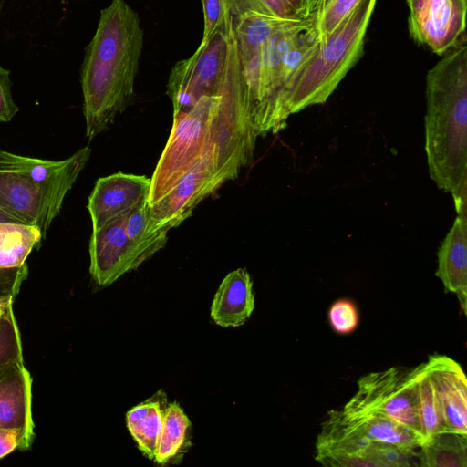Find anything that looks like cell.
Here are the masks:
<instances>
[{
  "mask_svg": "<svg viewBox=\"0 0 467 467\" xmlns=\"http://www.w3.org/2000/svg\"><path fill=\"white\" fill-rule=\"evenodd\" d=\"M257 137L247 88L201 96L189 109L173 115L150 178L149 204L165 196L204 158L239 173L253 161Z\"/></svg>",
  "mask_w": 467,
  "mask_h": 467,
  "instance_id": "1",
  "label": "cell"
},
{
  "mask_svg": "<svg viewBox=\"0 0 467 467\" xmlns=\"http://www.w3.org/2000/svg\"><path fill=\"white\" fill-rule=\"evenodd\" d=\"M143 40L140 16L125 0H112L100 11L80 71L89 140L105 130L133 97Z\"/></svg>",
  "mask_w": 467,
  "mask_h": 467,
  "instance_id": "2",
  "label": "cell"
},
{
  "mask_svg": "<svg viewBox=\"0 0 467 467\" xmlns=\"http://www.w3.org/2000/svg\"><path fill=\"white\" fill-rule=\"evenodd\" d=\"M431 68L426 78L425 151L438 188L451 193L458 215L466 216L467 45Z\"/></svg>",
  "mask_w": 467,
  "mask_h": 467,
  "instance_id": "3",
  "label": "cell"
},
{
  "mask_svg": "<svg viewBox=\"0 0 467 467\" xmlns=\"http://www.w3.org/2000/svg\"><path fill=\"white\" fill-rule=\"evenodd\" d=\"M377 0H362L331 33L320 40L309 60L277 96L265 124L276 133L289 115L323 104L363 53L364 40Z\"/></svg>",
  "mask_w": 467,
  "mask_h": 467,
  "instance_id": "4",
  "label": "cell"
},
{
  "mask_svg": "<svg viewBox=\"0 0 467 467\" xmlns=\"http://www.w3.org/2000/svg\"><path fill=\"white\" fill-rule=\"evenodd\" d=\"M91 154L87 145L62 161L0 150V208L46 234Z\"/></svg>",
  "mask_w": 467,
  "mask_h": 467,
  "instance_id": "5",
  "label": "cell"
},
{
  "mask_svg": "<svg viewBox=\"0 0 467 467\" xmlns=\"http://www.w3.org/2000/svg\"><path fill=\"white\" fill-rule=\"evenodd\" d=\"M315 459L326 466H410L417 451L372 441L348 423L339 410H332L321 424Z\"/></svg>",
  "mask_w": 467,
  "mask_h": 467,
  "instance_id": "6",
  "label": "cell"
},
{
  "mask_svg": "<svg viewBox=\"0 0 467 467\" xmlns=\"http://www.w3.org/2000/svg\"><path fill=\"white\" fill-rule=\"evenodd\" d=\"M374 412L410 429L422 441L412 368L392 367L371 372L358 380V389L342 408Z\"/></svg>",
  "mask_w": 467,
  "mask_h": 467,
  "instance_id": "7",
  "label": "cell"
},
{
  "mask_svg": "<svg viewBox=\"0 0 467 467\" xmlns=\"http://www.w3.org/2000/svg\"><path fill=\"white\" fill-rule=\"evenodd\" d=\"M233 171L204 158L196 163L161 200L150 205V217L161 231L169 232L192 214L194 208L225 182L237 178Z\"/></svg>",
  "mask_w": 467,
  "mask_h": 467,
  "instance_id": "8",
  "label": "cell"
},
{
  "mask_svg": "<svg viewBox=\"0 0 467 467\" xmlns=\"http://www.w3.org/2000/svg\"><path fill=\"white\" fill-rule=\"evenodd\" d=\"M409 30L419 44L442 55L457 45L466 26V0H407Z\"/></svg>",
  "mask_w": 467,
  "mask_h": 467,
  "instance_id": "9",
  "label": "cell"
},
{
  "mask_svg": "<svg viewBox=\"0 0 467 467\" xmlns=\"http://www.w3.org/2000/svg\"><path fill=\"white\" fill-rule=\"evenodd\" d=\"M123 221L124 217L92 230L89 272L99 285H111L149 258L129 237Z\"/></svg>",
  "mask_w": 467,
  "mask_h": 467,
  "instance_id": "10",
  "label": "cell"
},
{
  "mask_svg": "<svg viewBox=\"0 0 467 467\" xmlns=\"http://www.w3.org/2000/svg\"><path fill=\"white\" fill-rule=\"evenodd\" d=\"M150 178L117 172L99 178L88 197L92 230L125 217L141 203L149 202Z\"/></svg>",
  "mask_w": 467,
  "mask_h": 467,
  "instance_id": "11",
  "label": "cell"
},
{
  "mask_svg": "<svg viewBox=\"0 0 467 467\" xmlns=\"http://www.w3.org/2000/svg\"><path fill=\"white\" fill-rule=\"evenodd\" d=\"M423 363L436 391L445 431L467 435V379L462 366L440 354Z\"/></svg>",
  "mask_w": 467,
  "mask_h": 467,
  "instance_id": "12",
  "label": "cell"
},
{
  "mask_svg": "<svg viewBox=\"0 0 467 467\" xmlns=\"http://www.w3.org/2000/svg\"><path fill=\"white\" fill-rule=\"evenodd\" d=\"M436 276L444 290L456 295L466 313L467 306V218L458 215L438 253Z\"/></svg>",
  "mask_w": 467,
  "mask_h": 467,
  "instance_id": "13",
  "label": "cell"
},
{
  "mask_svg": "<svg viewBox=\"0 0 467 467\" xmlns=\"http://www.w3.org/2000/svg\"><path fill=\"white\" fill-rule=\"evenodd\" d=\"M254 309V294L249 273L239 268L229 273L220 284L211 306L213 322L223 327L244 324Z\"/></svg>",
  "mask_w": 467,
  "mask_h": 467,
  "instance_id": "14",
  "label": "cell"
},
{
  "mask_svg": "<svg viewBox=\"0 0 467 467\" xmlns=\"http://www.w3.org/2000/svg\"><path fill=\"white\" fill-rule=\"evenodd\" d=\"M31 385L24 362L16 363L0 378V428L34 433Z\"/></svg>",
  "mask_w": 467,
  "mask_h": 467,
  "instance_id": "15",
  "label": "cell"
},
{
  "mask_svg": "<svg viewBox=\"0 0 467 467\" xmlns=\"http://www.w3.org/2000/svg\"><path fill=\"white\" fill-rule=\"evenodd\" d=\"M345 420L367 438L417 451L421 439L410 429L374 412L339 410Z\"/></svg>",
  "mask_w": 467,
  "mask_h": 467,
  "instance_id": "16",
  "label": "cell"
},
{
  "mask_svg": "<svg viewBox=\"0 0 467 467\" xmlns=\"http://www.w3.org/2000/svg\"><path fill=\"white\" fill-rule=\"evenodd\" d=\"M165 393L156 395L135 406L126 414L130 433L140 451L150 460H154L165 410Z\"/></svg>",
  "mask_w": 467,
  "mask_h": 467,
  "instance_id": "17",
  "label": "cell"
},
{
  "mask_svg": "<svg viewBox=\"0 0 467 467\" xmlns=\"http://www.w3.org/2000/svg\"><path fill=\"white\" fill-rule=\"evenodd\" d=\"M192 423L180 405L169 404L164 410L154 461L160 465L176 463L192 445Z\"/></svg>",
  "mask_w": 467,
  "mask_h": 467,
  "instance_id": "18",
  "label": "cell"
},
{
  "mask_svg": "<svg viewBox=\"0 0 467 467\" xmlns=\"http://www.w3.org/2000/svg\"><path fill=\"white\" fill-rule=\"evenodd\" d=\"M416 458L425 467H466L467 435L447 431L437 433L418 448Z\"/></svg>",
  "mask_w": 467,
  "mask_h": 467,
  "instance_id": "19",
  "label": "cell"
},
{
  "mask_svg": "<svg viewBox=\"0 0 467 467\" xmlns=\"http://www.w3.org/2000/svg\"><path fill=\"white\" fill-rule=\"evenodd\" d=\"M44 238L35 226L22 223H0V268H16L26 260Z\"/></svg>",
  "mask_w": 467,
  "mask_h": 467,
  "instance_id": "20",
  "label": "cell"
},
{
  "mask_svg": "<svg viewBox=\"0 0 467 467\" xmlns=\"http://www.w3.org/2000/svg\"><path fill=\"white\" fill-rule=\"evenodd\" d=\"M412 371L416 387L419 420L426 441L437 433L445 432V429L436 391L424 363L413 368Z\"/></svg>",
  "mask_w": 467,
  "mask_h": 467,
  "instance_id": "21",
  "label": "cell"
},
{
  "mask_svg": "<svg viewBox=\"0 0 467 467\" xmlns=\"http://www.w3.org/2000/svg\"><path fill=\"white\" fill-rule=\"evenodd\" d=\"M123 223L129 237L149 258L166 244L168 232L155 226L150 217L149 202L141 203L126 215Z\"/></svg>",
  "mask_w": 467,
  "mask_h": 467,
  "instance_id": "22",
  "label": "cell"
},
{
  "mask_svg": "<svg viewBox=\"0 0 467 467\" xmlns=\"http://www.w3.org/2000/svg\"><path fill=\"white\" fill-rule=\"evenodd\" d=\"M19 362H24L22 342L11 307L0 318V378Z\"/></svg>",
  "mask_w": 467,
  "mask_h": 467,
  "instance_id": "23",
  "label": "cell"
},
{
  "mask_svg": "<svg viewBox=\"0 0 467 467\" xmlns=\"http://www.w3.org/2000/svg\"><path fill=\"white\" fill-rule=\"evenodd\" d=\"M362 0H328L314 17L318 41L328 36Z\"/></svg>",
  "mask_w": 467,
  "mask_h": 467,
  "instance_id": "24",
  "label": "cell"
},
{
  "mask_svg": "<svg viewBox=\"0 0 467 467\" xmlns=\"http://www.w3.org/2000/svg\"><path fill=\"white\" fill-rule=\"evenodd\" d=\"M232 16L253 11L283 18H299L285 0H226Z\"/></svg>",
  "mask_w": 467,
  "mask_h": 467,
  "instance_id": "25",
  "label": "cell"
},
{
  "mask_svg": "<svg viewBox=\"0 0 467 467\" xmlns=\"http://www.w3.org/2000/svg\"><path fill=\"white\" fill-rule=\"evenodd\" d=\"M327 317L332 329L339 335L352 333L359 320L356 305L348 299L334 302L328 310Z\"/></svg>",
  "mask_w": 467,
  "mask_h": 467,
  "instance_id": "26",
  "label": "cell"
},
{
  "mask_svg": "<svg viewBox=\"0 0 467 467\" xmlns=\"http://www.w3.org/2000/svg\"><path fill=\"white\" fill-rule=\"evenodd\" d=\"M33 438L34 433L24 430L0 428V459L16 450L29 449Z\"/></svg>",
  "mask_w": 467,
  "mask_h": 467,
  "instance_id": "27",
  "label": "cell"
},
{
  "mask_svg": "<svg viewBox=\"0 0 467 467\" xmlns=\"http://www.w3.org/2000/svg\"><path fill=\"white\" fill-rule=\"evenodd\" d=\"M10 70L0 66V123L12 120L19 110L11 91Z\"/></svg>",
  "mask_w": 467,
  "mask_h": 467,
  "instance_id": "28",
  "label": "cell"
},
{
  "mask_svg": "<svg viewBox=\"0 0 467 467\" xmlns=\"http://www.w3.org/2000/svg\"><path fill=\"white\" fill-rule=\"evenodd\" d=\"M204 15L203 38H207L223 22L227 12L226 0H202Z\"/></svg>",
  "mask_w": 467,
  "mask_h": 467,
  "instance_id": "29",
  "label": "cell"
},
{
  "mask_svg": "<svg viewBox=\"0 0 467 467\" xmlns=\"http://www.w3.org/2000/svg\"><path fill=\"white\" fill-rule=\"evenodd\" d=\"M27 275V265L16 268H0V295L16 296Z\"/></svg>",
  "mask_w": 467,
  "mask_h": 467,
  "instance_id": "30",
  "label": "cell"
},
{
  "mask_svg": "<svg viewBox=\"0 0 467 467\" xmlns=\"http://www.w3.org/2000/svg\"><path fill=\"white\" fill-rule=\"evenodd\" d=\"M323 0H302L300 18L308 19L315 17L321 10Z\"/></svg>",
  "mask_w": 467,
  "mask_h": 467,
  "instance_id": "31",
  "label": "cell"
},
{
  "mask_svg": "<svg viewBox=\"0 0 467 467\" xmlns=\"http://www.w3.org/2000/svg\"><path fill=\"white\" fill-rule=\"evenodd\" d=\"M15 297L11 295H0V318L13 307Z\"/></svg>",
  "mask_w": 467,
  "mask_h": 467,
  "instance_id": "32",
  "label": "cell"
},
{
  "mask_svg": "<svg viewBox=\"0 0 467 467\" xmlns=\"http://www.w3.org/2000/svg\"><path fill=\"white\" fill-rule=\"evenodd\" d=\"M0 223H22L18 219L12 214L0 208ZM24 224V223H22Z\"/></svg>",
  "mask_w": 467,
  "mask_h": 467,
  "instance_id": "33",
  "label": "cell"
},
{
  "mask_svg": "<svg viewBox=\"0 0 467 467\" xmlns=\"http://www.w3.org/2000/svg\"><path fill=\"white\" fill-rule=\"evenodd\" d=\"M296 12V16L300 18V12L302 9V0H285ZM302 19V18H301Z\"/></svg>",
  "mask_w": 467,
  "mask_h": 467,
  "instance_id": "34",
  "label": "cell"
},
{
  "mask_svg": "<svg viewBox=\"0 0 467 467\" xmlns=\"http://www.w3.org/2000/svg\"><path fill=\"white\" fill-rule=\"evenodd\" d=\"M328 0H323V5H322V7L324 6V5L327 2ZM322 9V8H321Z\"/></svg>",
  "mask_w": 467,
  "mask_h": 467,
  "instance_id": "35",
  "label": "cell"
},
{
  "mask_svg": "<svg viewBox=\"0 0 467 467\" xmlns=\"http://www.w3.org/2000/svg\"><path fill=\"white\" fill-rule=\"evenodd\" d=\"M1 5H2V0H0V8H1Z\"/></svg>",
  "mask_w": 467,
  "mask_h": 467,
  "instance_id": "36",
  "label": "cell"
}]
</instances>
